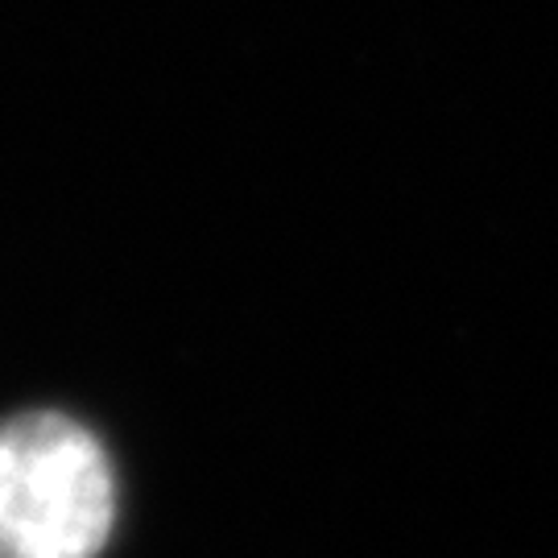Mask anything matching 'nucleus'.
I'll return each instance as SVG.
<instances>
[{"mask_svg": "<svg viewBox=\"0 0 558 558\" xmlns=\"http://www.w3.org/2000/svg\"><path fill=\"white\" fill-rule=\"evenodd\" d=\"M117 525L104 442L59 410L0 418V558H100Z\"/></svg>", "mask_w": 558, "mask_h": 558, "instance_id": "f257e3e1", "label": "nucleus"}]
</instances>
